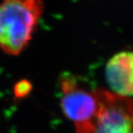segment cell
<instances>
[{"mask_svg":"<svg viewBox=\"0 0 133 133\" xmlns=\"http://www.w3.org/2000/svg\"><path fill=\"white\" fill-rule=\"evenodd\" d=\"M42 0H3L0 3V48L18 55L27 46L43 13Z\"/></svg>","mask_w":133,"mask_h":133,"instance_id":"cell-1","label":"cell"},{"mask_svg":"<svg viewBox=\"0 0 133 133\" xmlns=\"http://www.w3.org/2000/svg\"><path fill=\"white\" fill-rule=\"evenodd\" d=\"M63 96L60 106L65 116L79 125L90 122L98 109V99L96 90L90 91L80 86L72 76L61 79Z\"/></svg>","mask_w":133,"mask_h":133,"instance_id":"cell-3","label":"cell"},{"mask_svg":"<svg viewBox=\"0 0 133 133\" xmlns=\"http://www.w3.org/2000/svg\"><path fill=\"white\" fill-rule=\"evenodd\" d=\"M32 89L31 83L27 80H21L15 86V96L17 98H24L31 92Z\"/></svg>","mask_w":133,"mask_h":133,"instance_id":"cell-5","label":"cell"},{"mask_svg":"<svg viewBox=\"0 0 133 133\" xmlns=\"http://www.w3.org/2000/svg\"><path fill=\"white\" fill-rule=\"evenodd\" d=\"M105 78L111 91L122 96H133V51L114 55L105 66Z\"/></svg>","mask_w":133,"mask_h":133,"instance_id":"cell-4","label":"cell"},{"mask_svg":"<svg viewBox=\"0 0 133 133\" xmlns=\"http://www.w3.org/2000/svg\"><path fill=\"white\" fill-rule=\"evenodd\" d=\"M98 109L93 119L76 125L77 133H133V100L97 89Z\"/></svg>","mask_w":133,"mask_h":133,"instance_id":"cell-2","label":"cell"}]
</instances>
